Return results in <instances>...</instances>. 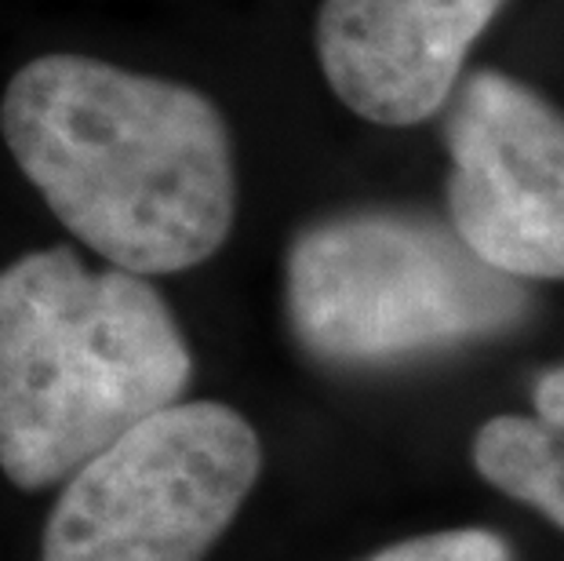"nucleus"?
<instances>
[{"mask_svg": "<svg viewBox=\"0 0 564 561\" xmlns=\"http://www.w3.org/2000/svg\"><path fill=\"white\" fill-rule=\"evenodd\" d=\"M0 131L58 223L117 270H189L234 226L230 128L186 85L41 55L11 77Z\"/></svg>", "mask_w": 564, "mask_h": 561, "instance_id": "nucleus-1", "label": "nucleus"}, {"mask_svg": "<svg viewBox=\"0 0 564 561\" xmlns=\"http://www.w3.org/2000/svg\"><path fill=\"white\" fill-rule=\"evenodd\" d=\"M186 336L147 278L69 248L0 270V471L19 488L74 474L147 416L183 401Z\"/></svg>", "mask_w": 564, "mask_h": 561, "instance_id": "nucleus-2", "label": "nucleus"}, {"mask_svg": "<svg viewBox=\"0 0 564 561\" xmlns=\"http://www.w3.org/2000/svg\"><path fill=\"white\" fill-rule=\"evenodd\" d=\"M528 310L524 281L470 252L452 223L346 212L288 252V317L317 362L401 365L499 336Z\"/></svg>", "mask_w": 564, "mask_h": 561, "instance_id": "nucleus-3", "label": "nucleus"}, {"mask_svg": "<svg viewBox=\"0 0 564 561\" xmlns=\"http://www.w3.org/2000/svg\"><path fill=\"white\" fill-rule=\"evenodd\" d=\"M259 467V438L230 404H167L66 477L41 561H200Z\"/></svg>", "mask_w": 564, "mask_h": 561, "instance_id": "nucleus-4", "label": "nucleus"}, {"mask_svg": "<svg viewBox=\"0 0 564 561\" xmlns=\"http://www.w3.org/2000/svg\"><path fill=\"white\" fill-rule=\"evenodd\" d=\"M452 230L518 281H564V117L496 69L448 95Z\"/></svg>", "mask_w": 564, "mask_h": 561, "instance_id": "nucleus-5", "label": "nucleus"}, {"mask_svg": "<svg viewBox=\"0 0 564 561\" xmlns=\"http://www.w3.org/2000/svg\"><path fill=\"white\" fill-rule=\"evenodd\" d=\"M499 8L502 0H324L321 69L365 121L419 125L448 103L466 52Z\"/></svg>", "mask_w": 564, "mask_h": 561, "instance_id": "nucleus-6", "label": "nucleus"}, {"mask_svg": "<svg viewBox=\"0 0 564 561\" xmlns=\"http://www.w3.org/2000/svg\"><path fill=\"white\" fill-rule=\"evenodd\" d=\"M485 482L564 529V368L535 384V416H496L474 438Z\"/></svg>", "mask_w": 564, "mask_h": 561, "instance_id": "nucleus-7", "label": "nucleus"}, {"mask_svg": "<svg viewBox=\"0 0 564 561\" xmlns=\"http://www.w3.org/2000/svg\"><path fill=\"white\" fill-rule=\"evenodd\" d=\"M365 561H510V547L496 532L452 529V532H430V536H415V540L393 543Z\"/></svg>", "mask_w": 564, "mask_h": 561, "instance_id": "nucleus-8", "label": "nucleus"}]
</instances>
